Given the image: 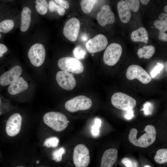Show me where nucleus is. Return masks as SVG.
I'll return each instance as SVG.
<instances>
[{"label": "nucleus", "mask_w": 167, "mask_h": 167, "mask_svg": "<svg viewBox=\"0 0 167 167\" xmlns=\"http://www.w3.org/2000/svg\"><path fill=\"white\" fill-rule=\"evenodd\" d=\"M111 102L115 108L123 110L131 109L136 106L135 99L123 93H115L111 97Z\"/></svg>", "instance_id": "nucleus-3"}, {"label": "nucleus", "mask_w": 167, "mask_h": 167, "mask_svg": "<svg viewBox=\"0 0 167 167\" xmlns=\"http://www.w3.org/2000/svg\"><path fill=\"white\" fill-rule=\"evenodd\" d=\"M96 19L100 25L104 26L107 24L114 23L115 17L110 6L108 5H104L102 6L101 11L97 14Z\"/></svg>", "instance_id": "nucleus-14"}, {"label": "nucleus", "mask_w": 167, "mask_h": 167, "mask_svg": "<svg viewBox=\"0 0 167 167\" xmlns=\"http://www.w3.org/2000/svg\"><path fill=\"white\" fill-rule=\"evenodd\" d=\"M153 109V106L152 104L149 102H146L143 105V108L142 109L144 114L145 115H148L152 114Z\"/></svg>", "instance_id": "nucleus-33"}, {"label": "nucleus", "mask_w": 167, "mask_h": 167, "mask_svg": "<svg viewBox=\"0 0 167 167\" xmlns=\"http://www.w3.org/2000/svg\"><path fill=\"white\" fill-rule=\"evenodd\" d=\"M117 10L121 21L124 23L128 22L131 14L130 10L125 1L121 0L118 2Z\"/></svg>", "instance_id": "nucleus-18"}, {"label": "nucleus", "mask_w": 167, "mask_h": 167, "mask_svg": "<svg viewBox=\"0 0 167 167\" xmlns=\"http://www.w3.org/2000/svg\"><path fill=\"white\" fill-rule=\"evenodd\" d=\"M31 13L30 9L28 7H24L21 13L20 30L25 32L28 29L31 22Z\"/></svg>", "instance_id": "nucleus-20"}, {"label": "nucleus", "mask_w": 167, "mask_h": 167, "mask_svg": "<svg viewBox=\"0 0 167 167\" xmlns=\"http://www.w3.org/2000/svg\"><path fill=\"white\" fill-rule=\"evenodd\" d=\"M98 1L97 0H81L80 2V5L82 10L85 13H90L95 5Z\"/></svg>", "instance_id": "nucleus-23"}, {"label": "nucleus", "mask_w": 167, "mask_h": 167, "mask_svg": "<svg viewBox=\"0 0 167 167\" xmlns=\"http://www.w3.org/2000/svg\"><path fill=\"white\" fill-rule=\"evenodd\" d=\"M163 67V64L159 63H157L151 72V77L154 78L159 73Z\"/></svg>", "instance_id": "nucleus-34"}, {"label": "nucleus", "mask_w": 167, "mask_h": 167, "mask_svg": "<svg viewBox=\"0 0 167 167\" xmlns=\"http://www.w3.org/2000/svg\"><path fill=\"white\" fill-rule=\"evenodd\" d=\"M167 61H166V62L165 63V67L166 72V73L167 72Z\"/></svg>", "instance_id": "nucleus-42"}, {"label": "nucleus", "mask_w": 167, "mask_h": 167, "mask_svg": "<svg viewBox=\"0 0 167 167\" xmlns=\"http://www.w3.org/2000/svg\"><path fill=\"white\" fill-rule=\"evenodd\" d=\"M43 119L47 125L58 132L64 130L69 122L65 115L56 112H50L46 113L43 116Z\"/></svg>", "instance_id": "nucleus-2"}, {"label": "nucleus", "mask_w": 167, "mask_h": 167, "mask_svg": "<svg viewBox=\"0 0 167 167\" xmlns=\"http://www.w3.org/2000/svg\"><path fill=\"white\" fill-rule=\"evenodd\" d=\"M159 20L167 24V14L166 13H161L159 16Z\"/></svg>", "instance_id": "nucleus-38"}, {"label": "nucleus", "mask_w": 167, "mask_h": 167, "mask_svg": "<svg viewBox=\"0 0 167 167\" xmlns=\"http://www.w3.org/2000/svg\"><path fill=\"white\" fill-rule=\"evenodd\" d=\"M0 102H1V100L0 99ZM1 113L0 111V115H1Z\"/></svg>", "instance_id": "nucleus-45"}, {"label": "nucleus", "mask_w": 167, "mask_h": 167, "mask_svg": "<svg viewBox=\"0 0 167 167\" xmlns=\"http://www.w3.org/2000/svg\"><path fill=\"white\" fill-rule=\"evenodd\" d=\"M126 76L130 80L137 79L144 84L149 83L152 80L151 76L143 68L136 65H132L128 67Z\"/></svg>", "instance_id": "nucleus-8"}, {"label": "nucleus", "mask_w": 167, "mask_h": 167, "mask_svg": "<svg viewBox=\"0 0 167 167\" xmlns=\"http://www.w3.org/2000/svg\"><path fill=\"white\" fill-rule=\"evenodd\" d=\"M14 25L13 20L11 19L4 20L0 23V32L7 33L13 29Z\"/></svg>", "instance_id": "nucleus-25"}, {"label": "nucleus", "mask_w": 167, "mask_h": 167, "mask_svg": "<svg viewBox=\"0 0 167 167\" xmlns=\"http://www.w3.org/2000/svg\"><path fill=\"white\" fill-rule=\"evenodd\" d=\"M36 8L37 12L41 15L46 14L48 11V4L45 0H36Z\"/></svg>", "instance_id": "nucleus-26"}, {"label": "nucleus", "mask_w": 167, "mask_h": 167, "mask_svg": "<svg viewBox=\"0 0 167 167\" xmlns=\"http://www.w3.org/2000/svg\"><path fill=\"white\" fill-rule=\"evenodd\" d=\"M7 47L4 45L0 43V53L3 54L7 51Z\"/></svg>", "instance_id": "nucleus-39"}, {"label": "nucleus", "mask_w": 167, "mask_h": 167, "mask_svg": "<svg viewBox=\"0 0 167 167\" xmlns=\"http://www.w3.org/2000/svg\"><path fill=\"white\" fill-rule=\"evenodd\" d=\"M80 28L79 20L75 18H72L66 23L63 29V34L65 37L72 42L76 41Z\"/></svg>", "instance_id": "nucleus-10"}, {"label": "nucleus", "mask_w": 167, "mask_h": 167, "mask_svg": "<svg viewBox=\"0 0 167 167\" xmlns=\"http://www.w3.org/2000/svg\"><path fill=\"white\" fill-rule=\"evenodd\" d=\"M130 10L134 12H136L139 10L140 3L138 0H126L125 1Z\"/></svg>", "instance_id": "nucleus-31"}, {"label": "nucleus", "mask_w": 167, "mask_h": 167, "mask_svg": "<svg viewBox=\"0 0 167 167\" xmlns=\"http://www.w3.org/2000/svg\"><path fill=\"white\" fill-rule=\"evenodd\" d=\"M59 140L56 137H51L46 139L45 141L43 146L47 148L52 147L55 148L57 147L58 145Z\"/></svg>", "instance_id": "nucleus-28"}, {"label": "nucleus", "mask_w": 167, "mask_h": 167, "mask_svg": "<svg viewBox=\"0 0 167 167\" xmlns=\"http://www.w3.org/2000/svg\"><path fill=\"white\" fill-rule=\"evenodd\" d=\"M131 38L134 42L147 43L148 40V32L144 28L141 27L131 32Z\"/></svg>", "instance_id": "nucleus-19"}, {"label": "nucleus", "mask_w": 167, "mask_h": 167, "mask_svg": "<svg viewBox=\"0 0 167 167\" xmlns=\"http://www.w3.org/2000/svg\"><path fill=\"white\" fill-rule=\"evenodd\" d=\"M92 105V101L89 98L84 96L80 95L67 101L65 106L68 111L74 112L88 109Z\"/></svg>", "instance_id": "nucleus-4"}, {"label": "nucleus", "mask_w": 167, "mask_h": 167, "mask_svg": "<svg viewBox=\"0 0 167 167\" xmlns=\"http://www.w3.org/2000/svg\"><path fill=\"white\" fill-rule=\"evenodd\" d=\"M48 8L50 12L56 11L61 16L63 15L65 12V9L58 5L54 0H50L49 1Z\"/></svg>", "instance_id": "nucleus-27"}, {"label": "nucleus", "mask_w": 167, "mask_h": 167, "mask_svg": "<svg viewBox=\"0 0 167 167\" xmlns=\"http://www.w3.org/2000/svg\"><path fill=\"white\" fill-rule=\"evenodd\" d=\"M122 52L121 46L117 43L109 44L103 55V59L105 64L109 66L115 65L119 61Z\"/></svg>", "instance_id": "nucleus-7"}, {"label": "nucleus", "mask_w": 167, "mask_h": 167, "mask_svg": "<svg viewBox=\"0 0 167 167\" xmlns=\"http://www.w3.org/2000/svg\"><path fill=\"white\" fill-rule=\"evenodd\" d=\"M143 167H152L149 165H145Z\"/></svg>", "instance_id": "nucleus-43"}, {"label": "nucleus", "mask_w": 167, "mask_h": 167, "mask_svg": "<svg viewBox=\"0 0 167 167\" xmlns=\"http://www.w3.org/2000/svg\"><path fill=\"white\" fill-rule=\"evenodd\" d=\"M1 33H0V39L1 38Z\"/></svg>", "instance_id": "nucleus-46"}, {"label": "nucleus", "mask_w": 167, "mask_h": 167, "mask_svg": "<svg viewBox=\"0 0 167 167\" xmlns=\"http://www.w3.org/2000/svg\"><path fill=\"white\" fill-rule=\"evenodd\" d=\"M101 122L99 118H96L95 121V124L92 127L91 132L92 134L95 136L97 135L99 133V128L101 126Z\"/></svg>", "instance_id": "nucleus-32"}, {"label": "nucleus", "mask_w": 167, "mask_h": 167, "mask_svg": "<svg viewBox=\"0 0 167 167\" xmlns=\"http://www.w3.org/2000/svg\"><path fill=\"white\" fill-rule=\"evenodd\" d=\"M73 52L74 56L77 59L84 58L86 54V50L81 46L79 45L74 48Z\"/></svg>", "instance_id": "nucleus-29"}, {"label": "nucleus", "mask_w": 167, "mask_h": 167, "mask_svg": "<svg viewBox=\"0 0 167 167\" xmlns=\"http://www.w3.org/2000/svg\"><path fill=\"white\" fill-rule=\"evenodd\" d=\"M140 1L141 3L143 5H146L150 1L148 0H140Z\"/></svg>", "instance_id": "nucleus-40"}, {"label": "nucleus", "mask_w": 167, "mask_h": 167, "mask_svg": "<svg viewBox=\"0 0 167 167\" xmlns=\"http://www.w3.org/2000/svg\"><path fill=\"white\" fill-rule=\"evenodd\" d=\"M155 161L159 164L167 162V149L162 148L158 150L154 157Z\"/></svg>", "instance_id": "nucleus-24"}, {"label": "nucleus", "mask_w": 167, "mask_h": 167, "mask_svg": "<svg viewBox=\"0 0 167 167\" xmlns=\"http://www.w3.org/2000/svg\"><path fill=\"white\" fill-rule=\"evenodd\" d=\"M118 154V151L115 148L106 150L102 155L100 167H112L116 161Z\"/></svg>", "instance_id": "nucleus-16"}, {"label": "nucleus", "mask_w": 167, "mask_h": 167, "mask_svg": "<svg viewBox=\"0 0 167 167\" xmlns=\"http://www.w3.org/2000/svg\"><path fill=\"white\" fill-rule=\"evenodd\" d=\"M154 26L159 30L158 39L164 42L167 41V34L165 33L167 30V24L159 20H156L154 23Z\"/></svg>", "instance_id": "nucleus-22"}, {"label": "nucleus", "mask_w": 167, "mask_h": 167, "mask_svg": "<svg viewBox=\"0 0 167 167\" xmlns=\"http://www.w3.org/2000/svg\"><path fill=\"white\" fill-rule=\"evenodd\" d=\"M22 72V69L20 66H14L0 76V85L5 86L11 84L20 77Z\"/></svg>", "instance_id": "nucleus-15"}, {"label": "nucleus", "mask_w": 167, "mask_h": 167, "mask_svg": "<svg viewBox=\"0 0 167 167\" xmlns=\"http://www.w3.org/2000/svg\"><path fill=\"white\" fill-rule=\"evenodd\" d=\"M122 163L126 167H137L136 163L127 158H123L121 161Z\"/></svg>", "instance_id": "nucleus-35"}, {"label": "nucleus", "mask_w": 167, "mask_h": 167, "mask_svg": "<svg viewBox=\"0 0 167 167\" xmlns=\"http://www.w3.org/2000/svg\"><path fill=\"white\" fill-rule=\"evenodd\" d=\"M45 50L44 46L40 43H36L30 48L28 56L31 63L38 67L44 63L45 57Z\"/></svg>", "instance_id": "nucleus-9"}, {"label": "nucleus", "mask_w": 167, "mask_h": 167, "mask_svg": "<svg viewBox=\"0 0 167 167\" xmlns=\"http://www.w3.org/2000/svg\"><path fill=\"white\" fill-rule=\"evenodd\" d=\"M56 78L59 85L66 90H71L76 86L75 79L72 74L69 72L59 71L56 74Z\"/></svg>", "instance_id": "nucleus-12"}, {"label": "nucleus", "mask_w": 167, "mask_h": 167, "mask_svg": "<svg viewBox=\"0 0 167 167\" xmlns=\"http://www.w3.org/2000/svg\"><path fill=\"white\" fill-rule=\"evenodd\" d=\"M58 67L63 71L79 74L83 72L84 66L79 60L71 57H64L58 62Z\"/></svg>", "instance_id": "nucleus-6"}, {"label": "nucleus", "mask_w": 167, "mask_h": 167, "mask_svg": "<svg viewBox=\"0 0 167 167\" xmlns=\"http://www.w3.org/2000/svg\"><path fill=\"white\" fill-rule=\"evenodd\" d=\"M145 133L137 139V130L135 128L131 129L128 135L130 142L134 145L143 148H147L152 144L155 141L156 135L155 127L152 125L146 126L144 129Z\"/></svg>", "instance_id": "nucleus-1"}, {"label": "nucleus", "mask_w": 167, "mask_h": 167, "mask_svg": "<svg viewBox=\"0 0 167 167\" xmlns=\"http://www.w3.org/2000/svg\"><path fill=\"white\" fill-rule=\"evenodd\" d=\"M126 111V113L124 115L125 118L128 120L132 119L134 116L133 110L131 109Z\"/></svg>", "instance_id": "nucleus-37"}, {"label": "nucleus", "mask_w": 167, "mask_h": 167, "mask_svg": "<svg viewBox=\"0 0 167 167\" xmlns=\"http://www.w3.org/2000/svg\"><path fill=\"white\" fill-rule=\"evenodd\" d=\"M108 44V41L106 36L99 34L89 39L86 43V46L89 53H94L104 50Z\"/></svg>", "instance_id": "nucleus-11"}, {"label": "nucleus", "mask_w": 167, "mask_h": 167, "mask_svg": "<svg viewBox=\"0 0 167 167\" xmlns=\"http://www.w3.org/2000/svg\"><path fill=\"white\" fill-rule=\"evenodd\" d=\"M155 51V48L153 45H144L138 50L137 54L139 58L149 59L153 55Z\"/></svg>", "instance_id": "nucleus-21"}, {"label": "nucleus", "mask_w": 167, "mask_h": 167, "mask_svg": "<svg viewBox=\"0 0 167 167\" xmlns=\"http://www.w3.org/2000/svg\"><path fill=\"white\" fill-rule=\"evenodd\" d=\"M22 118L19 113L11 115L7 121L6 126V132L8 135L13 137L20 132L22 125Z\"/></svg>", "instance_id": "nucleus-13"}, {"label": "nucleus", "mask_w": 167, "mask_h": 167, "mask_svg": "<svg viewBox=\"0 0 167 167\" xmlns=\"http://www.w3.org/2000/svg\"><path fill=\"white\" fill-rule=\"evenodd\" d=\"M65 149L63 147H61L54 150L52 153V160L57 162L61 161L62 160V155L65 152Z\"/></svg>", "instance_id": "nucleus-30"}, {"label": "nucleus", "mask_w": 167, "mask_h": 167, "mask_svg": "<svg viewBox=\"0 0 167 167\" xmlns=\"http://www.w3.org/2000/svg\"><path fill=\"white\" fill-rule=\"evenodd\" d=\"M28 88V84L24 78L19 77L11 84L8 88V92L11 95H15L26 90Z\"/></svg>", "instance_id": "nucleus-17"}, {"label": "nucleus", "mask_w": 167, "mask_h": 167, "mask_svg": "<svg viewBox=\"0 0 167 167\" xmlns=\"http://www.w3.org/2000/svg\"><path fill=\"white\" fill-rule=\"evenodd\" d=\"M16 167H24L22 166H17Z\"/></svg>", "instance_id": "nucleus-44"}, {"label": "nucleus", "mask_w": 167, "mask_h": 167, "mask_svg": "<svg viewBox=\"0 0 167 167\" xmlns=\"http://www.w3.org/2000/svg\"><path fill=\"white\" fill-rule=\"evenodd\" d=\"M43 167V166H41V167Z\"/></svg>", "instance_id": "nucleus-47"}, {"label": "nucleus", "mask_w": 167, "mask_h": 167, "mask_svg": "<svg viewBox=\"0 0 167 167\" xmlns=\"http://www.w3.org/2000/svg\"><path fill=\"white\" fill-rule=\"evenodd\" d=\"M73 161L76 167H87L90 161L89 152L84 144H79L74 148Z\"/></svg>", "instance_id": "nucleus-5"}, {"label": "nucleus", "mask_w": 167, "mask_h": 167, "mask_svg": "<svg viewBox=\"0 0 167 167\" xmlns=\"http://www.w3.org/2000/svg\"><path fill=\"white\" fill-rule=\"evenodd\" d=\"M164 10L165 12L166 13H167V5L165 6L164 7Z\"/></svg>", "instance_id": "nucleus-41"}, {"label": "nucleus", "mask_w": 167, "mask_h": 167, "mask_svg": "<svg viewBox=\"0 0 167 167\" xmlns=\"http://www.w3.org/2000/svg\"><path fill=\"white\" fill-rule=\"evenodd\" d=\"M56 3L65 9H68L69 7V2L66 0H54Z\"/></svg>", "instance_id": "nucleus-36"}]
</instances>
